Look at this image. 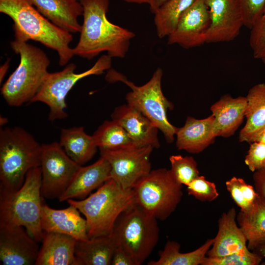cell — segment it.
<instances>
[{
    "label": "cell",
    "instance_id": "6da1fadb",
    "mask_svg": "<svg viewBox=\"0 0 265 265\" xmlns=\"http://www.w3.org/2000/svg\"><path fill=\"white\" fill-rule=\"evenodd\" d=\"M83 8L80 36L74 55L91 59L106 52L112 57L126 56L135 34L108 21L109 0H79Z\"/></svg>",
    "mask_w": 265,
    "mask_h": 265
},
{
    "label": "cell",
    "instance_id": "7a4b0ae2",
    "mask_svg": "<svg viewBox=\"0 0 265 265\" xmlns=\"http://www.w3.org/2000/svg\"><path fill=\"white\" fill-rule=\"evenodd\" d=\"M0 12L13 20L14 40L26 42L32 40L55 51L61 66L74 56L70 47L72 33L50 21L30 0H0Z\"/></svg>",
    "mask_w": 265,
    "mask_h": 265
},
{
    "label": "cell",
    "instance_id": "3957f363",
    "mask_svg": "<svg viewBox=\"0 0 265 265\" xmlns=\"http://www.w3.org/2000/svg\"><path fill=\"white\" fill-rule=\"evenodd\" d=\"M42 146L19 127L0 130V190L15 191L31 169L40 166Z\"/></svg>",
    "mask_w": 265,
    "mask_h": 265
},
{
    "label": "cell",
    "instance_id": "277c9868",
    "mask_svg": "<svg viewBox=\"0 0 265 265\" xmlns=\"http://www.w3.org/2000/svg\"><path fill=\"white\" fill-rule=\"evenodd\" d=\"M86 221L89 238L111 234L122 214L135 204L132 189H125L110 179L88 197L69 199Z\"/></svg>",
    "mask_w": 265,
    "mask_h": 265
},
{
    "label": "cell",
    "instance_id": "5b68a950",
    "mask_svg": "<svg viewBox=\"0 0 265 265\" xmlns=\"http://www.w3.org/2000/svg\"><path fill=\"white\" fill-rule=\"evenodd\" d=\"M40 166L27 173L22 186L15 191L0 190V225L22 226L37 241H42V196Z\"/></svg>",
    "mask_w": 265,
    "mask_h": 265
},
{
    "label": "cell",
    "instance_id": "8992f818",
    "mask_svg": "<svg viewBox=\"0 0 265 265\" xmlns=\"http://www.w3.org/2000/svg\"><path fill=\"white\" fill-rule=\"evenodd\" d=\"M10 46L20 60L3 84L1 93L9 106L18 107L31 102L37 94L49 73L50 60L43 50L27 42L14 40Z\"/></svg>",
    "mask_w": 265,
    "mask_h": 265
},
{
    "label": "cell",
    "instance_id": "52a82bcc",
    "mask_svg": "<svg viewBox=\"0 0 265 265\" xmlns=\"http://www.w3.org/2000/svg\"><path fill=\"white\" fill-rule=\"evenodd\" d=\"M163 72L158 68L150 80L141 86H136L123 75L114 70H110L106 76L108 81H120L130 87L131 91L126 96L127 104L139 110L163 134L168 143L174 140L178 128L171 124L167 116L168 109L173 105L163 94L161 79Z\"/></svg>",
    "mask_w": 265,
    "mask_h": 265
},
{
    "label": "cell",
    "instance_id": "ba28073f",
    "mask_svg": "<svg viewBox=\"0 0 265 265\" xmlns=\"http://www.w3.org/2000/svg\"><path fill=\"white\" fill-rule=\"evenodd\" d=\"M117 244L130 255L136 265L149 257L159 238L157 219L135 204L124 212L112 232Z\"/></svg>",
    "mask_w": 265,
    "mask_h": 265
},
{
    "label": "cell",
    "instance_id": "9c48e42d",
    "mask_svg": "<svg viewBox=\"0 0 265 265\" xmlns=\"http://www.w3.org/2000/svg\"><path fill=\"white\" fill-rule=\"evenodd\" d=\"M182 187L169 169L151 170L132 188L135 204L157 219L164 220L181 201Z\"/></svg>",
    "mask_w": 265,
    "mask_h": 265
},
{
    "label": "cell",
    "instance_id": "30bf717a",
    "mask_svg": "<svg viewBox=\"0 0 265 265\" xmlns=\"http://www.w3.org/2000/svg\"><path fill=\"white\" fill-rule=\"evenodd\" d=\"M111 65V57L102 55L90 69L80 73H75L77 66L68 64L61 71L49 73L40 89L31 103L42 102L49 108V120L53 121L67 117L66 98L76 83L91 75L103 74Z\"/></svg>",
    "mask_w": 265,
    "mask_h": 265
},
{
    "label": "cell",
    "instance_id": "8fae6325",
    "mask_svg": "<svg viewBox=\"0 0 265 265\" xmlns=\"http://www.w3.org/2000/svg\"><path fill=\"white\" fill-rule=\"evenodd\" d=\"M154 148L134 144L113 149H100L101 157L110 166L111 179L125 189H132L151 171L150 156Z\"/></svg>",
    "mask_w": 265,
    "mask_h": 265
},
{
    "label": "cell",
    "instance_id": "7c38bea8",
    "mask_svg": "<svg viewBox=\"0 0 265 265\" xmlns=\"http://www.w3.org/2000/svg\"><path fill=\"white\" fill-rule=\"evenodd\" d=\"M80 166L67 156L58 142L42 144L40 164L42 196L59 199Z\"/></svg>",
    "mask_w": 265,
    "mask_h": 265
},
{
    "label": "cell",
    "instance_id": "4fadbf2b",
    "mask_svg": "<svg viewBox=\"0 0 265 265\" xmlns=\"http://www.w3.org/2000/svg\"><path fill=\"white\" fill-rule=\"evenodd\" d=\"M210 24L206 43L228 42L239 34L243 21L237 0H205Z\"/></svg>",
    "mask_w": 265,
    "mask_h": 265
},
{
    "label": "cell",
    "instance_id": "5bb4252c",
    "mask_svg": "<svg viewBox=\"0 0 265 265\" xmlns=\"http://www.w3.org/2000/svg\"><path fill=\"white\" fill-rule=\"evenodd\" d=\"M210 17L205 0H195L182 14L178 23L168 36V44H178L185 48L206 43Z\"/></svg>",
    "mask_w": 265,
    "mask_h": 265
},
{
    "label": "cell",
    "instance_id": "9a60e30c",
    "mask_svg": "<svg viewBox=\"0 0 265 265\" xmlns=\"http://www.w3.org/2000/svg\"><path fill=\"white\" fill-rule=\"evenodd\" d=\"M22 226L0 225V261L3 265H35L39 247Z\"/></svg>",
    "mask_w": 265,
    "mask_h": 265
},
{
    "label": "cell",
    "instance_id": "2e32d148",
    "mask_svg": "<svg viewBox=\"0 0 265 265\" xmlns=\"http://www.w3.org/2000/svg\"><path fill=\"white\" fill-rule=\"evenodd\" d=\"M111 116L124 129L134 144L160 147L158 128L136 107L127 103L116 107Z\"/></svg>",
    "mask_w": 265,
    "mask_h": 265
},
{
    "label": "cell",
    "instance_id": "e0dca14e",
    "mask_svg": "<svg viewBox=\"0 0 265 265\" xmlns=\"http://www.w3.org/2000/svg\"><path fill=\"white\" fill-rule=\"evenodd\" d=\"M73 205L57 210L43 203L41 227L44 232H53L71 236L77 240L89 238L85 218Z\"/></svg>",
    "mask_w": 265,
    "mask_h": 265
},
{
    "label": "cell",
    "instance_id": "ac0fdd59",
    "mask_svg": "<svg viewBox=\"0 0 265 265\" xmlns=\"http://www.w3.org/2000/svg\"><path fill=\"white\" fill-rule=\"evenodd\" d=\"M234 208L223 212L218 220V231L207 256L217 258L227 256L247 247V239L237 220Z\"/></svg>",
    "mask_w": 265,
    "mask_h": 265
},
{
    "label": "cell",
    "instance_id": "d6986e66",
    "mask_svg": "<svg viewBox=\"0 0 265 265\" xmlns=\"http://www.w3.org/2000/svg\"><path fill=\"white\" fill-rule=\"evenodd\" d=\"M246 97L233 98L225 95L210 108L214 117L212 132L215 137H229L234 134L245 117Z\"/></svg>",
    "mask_w": 265,
    "mask_h": 265
},
{
    "label": "cell",
    "instance_id": "ffe728a7",
    "mask_svg": "<svg viewBox=\"0 0 265 265\" xmlns=\"http://www.w3.org/2000/svg\"><path fill=\"white\" fill-rule=\"evenodd\" d=\"M110 170L109 162L102 157L91 165L81 166L58 200L63 202L86 198L93 190L111 179Z\"/></svg>",
    "mask_w": 265,
    "mask_h": 265
},
{
    "label": "cell",
    "instance_id": "44dd1931",
    "mask_svg": "<svg viewBox=\"0 0 265 265\" xmlns=\"http://www.w3.org/2000/svg\"><path fill=\"white\" fill-rule=\"evenodd\" d=\"M47 19L61 29L71 33L80 32L81 25L78 18L83 14L79 0H30Z\"/></svg>",
    "mask_w": 265,
    "mask_h": 265
},
{
    "label": "cell",
    "instance_id": "7402d4cb",
    "mask_svg": "<svg viewBox=\"0 0 265 265\" xmlns=\"http://www.w3.org/2000/svg\"><path fill=\"white\" fill-rule=\"evenodd\" d=\"M214 119L212 114L202 119L187 117L185 125L178 128L176 134L178 149L198 154L213 143L216 137L212 132Z\"/></svg>",
    "mask_w": 265,
    "mask_h": 265
},
{
    "label": "cell",
    "instance_id": "603a6c76",
    "mask_svg": "<svg viewBox=\"0 0 265 265\" xmlns=\"http://www.w3.org/2000/svg\"><path fill=\"white\" fill-rule=\"evenodd\" d=\"M76 241L66 235L44 232L35 265H76Z\"/></svg>",
    "mask_w": 265,
    "mask_h": 265
},
{
    "label": "cell",
    "instance_id": "cb8c5ba5",
    "mask_svg": "<svg viewBox=\"0 0 265 265\" xmlns=\"http://www.w3.org/2000/svg\"><path fill=\"white\" fill-rule=\"evenodd\" d=\"M117 242L114 234L77 240L76 265H109Z\"/></svg>",
    "mask_w": 265,
    "mask_h": 265
},
{
    "label": "cell",
    "instance_id": "d4e9b609",
    "mask_svg": "<svg viewBox=\"0 0 265 265\" xmlns=\"http://www.w3.org/2000/svg\"><path fill=\"white\" fill-rule=\"evenodd\" d=\"M246 121L239 134V141L251 143L265 128V83L253 86L246 96Z\"/></svg>",
    "mask_w": 265,
    "mask_h": 265
},
{
    "label": "cell",
    "instance_id": "484cf974",
    "mask_svg": "<svg viewBox=\"0 0 265 265\" xmlns=\"http://www.w3.org/2000/svg\"><path fill=\"white\" fill-rule=\"evenodd\" d=\"M58 143L67 156L80 166L91 160L98 148L93 136L87 134L82 127L62 129Z\"/></svg>",
    "mask_w": 265,
    "mask_h": 265
},
{
    "label": "cell",
    "instance_id": "4316f807",
    "mask_svg": "<svg viewBox=\"0 0 265 265\" xmlns=\"http://www.w3.org/2000/svg\"><path fill=\"white\" fill-rule=\"evenodd\" d=\"M237 220L247 239L248 248L253 251L265 243V199L258 195L247 211H239Z\"/></svg>",
    "mask_w": 265,
    "mask_h": 265
},
{
    "label": "cell",
    "instance_id": "83f0119b",
    "mask_svg": "<svg viewBox=\"0 0 265 265\" xmlns=\"http://www.w3.org/2000/svg\"><path fill=\"white\" fill-rule=\"evenodd\" d=\"M213 238L207 239L196 249L187 253L180 251L181 245L178 242L168 240L159 253L156 261H151L148 265H201L207 253L211 248Z\"/></svg>",
    "mask_w": 265,
    "mask_h": 265
},
{
    "label": "cell",
    "instance_id": "f1b7e54d",
    "mask_svg": "<svg viewBox=\"0 0 265 265\" xmlns=\"http://www.w3.org/2000/svg\"><path fill=\"white\" fill-rule=\"evenodd\" d=\"M195 0H168L154 13L157 33L160 38L168 36L176 27L183 13Z\"/></svg>",
    "mask_w": 265,
    "mask_h": 265
},
{
    "label": "cell",
    "instance_id": "f546056e",
    "mask_svg": "<svg viewBox=\"0 0 265 265\" xmlns=\"http://www.w3.org/2000/svg\"><path fill=\"white\" fill-rule=\"evenodd\" d=\"M100 149H113L134 144L124 129L115 121L106 120L93 135Z\"/></svg>",
    "mask_w": 265,
    "mask_h": 265
},
{
    "label": "cell",
    "instance_id": "4dcf8cb0",
    "mask_svg": "<svg viewBox=\"0 0 265 265\" xmlns=\"http://www.w3.org/2000/svg\"><path fill=\"white\" fill-rule=\"evenodd\" d=\"M225 186L233 200L243 212L252 207L258 196L255 188L240 178L232 177Z\"/></svg>",
    "mask_w": 265,
    "mask_h": 265
},
{
    "label": "cell",
    "instance_id": "1f68e13d",
    "mask_svg": "<svg viewBox=\"0 0 265 265\" xmlns=\"http://www.w3.org/2000/svg\"><path fill=\"white\" fill-rule=\"evenodd\" d=\"M169 161L172 176L182 185L187 186L200 175L197 163L192 157L172 155L169 157Z\"/></svg>",
    "mask_w": 265,
    "mask_h": 265
},
{
    "label": "cell",
    "instance_id": "d6a6232c",
    "mask_svg": "<svg viewBox=\"0 0 265 265\" xmlns=\"http://www.w3.org/2000/svg\"><path fill=\"white\" fill-rule=\"evenodd\" d=\"M263 257L248 247L227 256L211 258L207 256L201 265H258Z\"/></svg>",
    "mask_w": 265,
    "mask_h": 265
},
{
    "label": "cell",
    "instance_id": "836d02e7",
    "mask_svg": "<svg viewBox=\"0 0 265 265\" xmlns=\"http://www.w3.org/2000/svg\"><path fill=\"white\" fill-rule=\"evenodd\" d=\"M186 186L188 195L201 202H212L219 196L215 184L204 176L199 175Z\"/></svg>",
    "mask_w": 265,
    "mask_h": 265
},
{
    "label": "cell",
    "instance_id": "e575fe53",
    "mask_svg": "<svg viewBox=\"0 0 265 265\" xmlns=\"http://www.w3.org/2000/svg\"><path fill=\"white\" fill-rule=\"evenodd\" d=\"M250 29L249 44L253 56L261 59L265 55V10Z\"/></svg>",
    "mask_w": 265,
    "mask_h": 265
},
{
    "label": "cell",
    "instance_id": "d590c367",
    "mask_svg": "<svg viewBox=\"0 0 265 265\" xmlns=\"http://www.w3.org/2000/svg\"><path fill=\"white\" fill-rule=\"evenodd\" d=\"M243 25L251 29L265 10V0H237Z\"/></svg>",
    "mask_w": 265,
    "mask_h": 265
},
{
    "label": "cell",
    "instance_id": "8d00e7d4",
    "mask_svg": "<svg viewBox=\"0 0 265 265\" xmlns=\"http://www.w3.org/2000/svg\"><path fill=\"white\" fill-rule=\"evenodd\" d=\"M244 162L252 172L265 167V144L260 142L251 143Z\"/></svg>",
    "mask_w": 265,
    "mask_h": 265
},
{
    "label": "cell",
    "instance_id": "74e56055",
    "mask_svg": "<svg viewBox=\"0 0 265 265\" xmlns=\"http://www.w3.org/2000/svg\"><path fill=\"white\" fill-rule=\"evenodd\" d=\"M111 265H136L128 252L121 245L117 244L111 259Z\"/></svg>",
    "mask_w": 265,
    "mask_h": 265
},
{
    "label": "cell",
    "instance_id": "f35d334b",
    "mask_svg": "<svg viewBox=\"0 0 265 265\" xmlns=\"http://www.w3.org/2000/svg\"><path fill=\"white\" fill-rule=\"evenodd\" d=\"M253 173L255 189L259 195L265 199V167Z\"/></svg>",
    "mask_w": 265,
    "mask_h": 265
},
{
    "label": "cell",
    "instance_id": "ab89813d",
    "mask_svg": "<svg viewBox=\"0 0 265 265\" xmlns=\"http://www.w3.org/2000/svg\"><path fill=\"white\" fill-rule=\"evenodd\" d=\"M168 0H150L149 5L151 11L154 13L160 6Z\"/></svg>",
    "mask_w": 265,
    "mask_h": 265
},
{
    "label": "cell",
    "instance_id": "60d3db41",
    "mask_svg": "<svg viewBox=\"0 0 265 265\" xmlns=\"http://www.w3.org/2000/svg\"><path fill=\"white\" fill-rule=\"evenodd\" d=\"M10 59H8L0 68V82L2 81L9 67Z\"/></svg>",
    "mask_w": 265,
    "mask_h": 265
},
{
    "label": "cell",
    "instance_id": "b9f144b4",
    "mask_svg": "<svg viewBox=\"0 0 265 265\" xmlns=\"http://www.w3.org/2000/svg\"><path fill=\"white\" fill-rule=\"evenodd\" d=\"M253 142H260L265 144V128L256 136Z\"/></svg>",
    "mask_w": 265,
    "mask_h": 265
},
{
    "label": "cell",
    "instance_id": "7bdbcfd3",
    "mask_svg": "<svg viewBox=\"0 0 265 265\" xmlns=\"http://www.w3.org/2000/svg\"><path fill=\"white\" fill-rule=\"evenodd\" d=\"M253 251L258 254L262 257H263V258H265V243L260 245L258 247H257L256 249L254 250Z\"/></svg>",
    "mask_w": 265,
    "mask_h": 265
},
{
    "label": "cell",
    "instance_id": "ee69618b",
    "mask_svg": "<svg viewBox=\"0 0 265 265\" xmlns=\"http://www.w3.org/2000/svg\"><path fill=\"white\" fill-rule=\"evenodd\" d=\"M129 3H135L138 4L149 3L150 0H121Z\"/></svg>",
    "mask_w": 265,
    "mask_h": 265
},
{
    "label": "cell",
    "instance_id": "f6af8a7d",
    "mask_svg": "<svg viewBox=\"0 0 265 265\" xmlns=\"http://www.w3.org/2000/svg\"><path fill=\"white\" fill-rule=\"evenodd\" d=\"M261 59L263 63L265 65V55Z\"/></svg>",
    "mask_w": 265,
    "mask_h": 265
}]
</instances>
